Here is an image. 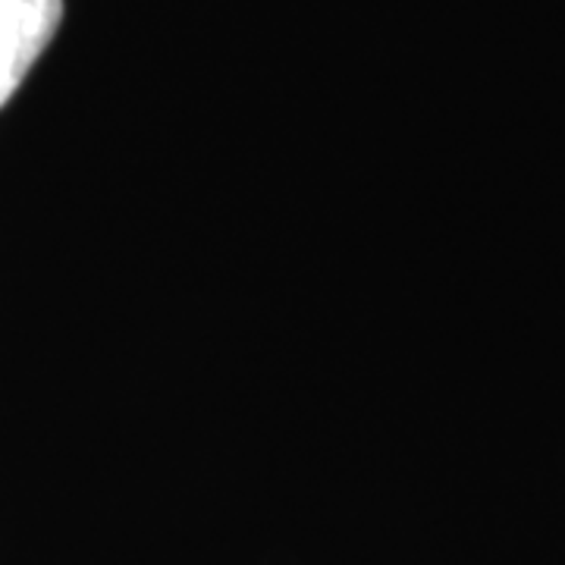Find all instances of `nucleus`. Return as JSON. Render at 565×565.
I'll return each instance as SVG.
<instances>
[{"instance_id": "obj_1", "label": "nucleus", "mask_w": 565, "mask_h": 565, "mask_svg": "<svg viewBox=\"0 0 565 565\" xmlns=\"http://www.w3.org/2000/svg\"><path fill=\"white\" fill-rule=\"evenodd\" d=\"M63 22V0H0V107L20 92Z\"/></svg>"}]
</instances>
